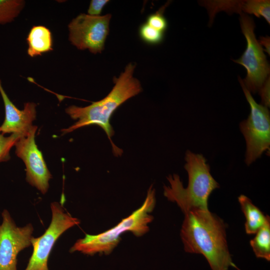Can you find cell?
Returning a JSON list of instances; mask_svg holds the SVG:
<instances>
[{
	"label": "cell",
	"instance_id": "cell-11",
	"mask_svg": "<svg viewBox=\"0 0 270 270\" xmlns=\"http://www.w3.org/2000/svg\"><path fill=\"white\" fill-rule=\"evenodd\" d=\"M0 93L2 98L5 110V118L0 126L2 134H16L25 136L32 127V122L36 117V104L26 102L23 110H20L10 100L2 86L0 80Z\"/></svg>",
	"mask_w": 270,
	"mask_h": 270
},
{
	"label": "cell",
	"instance_id": "cell-16",
	"mask_svg": "<svg viewBox=\"0 0 270 270\" xmlns=\"http://www.w3.org/2000/svg\"><path fill=\"white\" fill-rule=\"evenodd\" d=\"M138 33L142 40L149 44H159L164 38V32L156 30L146 22L140 26Z\"/></svg>",
	"mask_w": 270,
	"mask_h": 270
},
{
	"label": "cell",
	"instance_id": "cell-3",
	"mask_svg": "<svg viewBox=\"0 0 270 270\" xmlns=\"http://www.w3.org/2000/svg\"><path fill=\"white\" fill-rule=\"evenodd\" d=\"M184 160V168L188 179L187 187H184L178 175H169L167 179L170 186H164V194L168 200L176 202L184 214L193 209H208V198L220 185L202 154L188 150Z\"/></svg>",
	"mask_w": 270,
	"mask_h": 270
},
{
	"label": "cell",
	"instance_id": "cell-9",
	"mask_svg": "<svg viewBox=\"0 0 270 270\" xmlns=\"http://www.w3.org/2000/svg\"><path fill=\"white\" fill-rule=\"evenodd\" d=\"M0 224V270H18V256L32 246L34 228L29 223L18 226L7 210L2 212Z\"/></svg>",
	"mask_w": 270,
	"mask_h": 270
},
{
	"label": "cell",
	"instance_id": "cell-17",
	"mask_svg": "<svg viewBox=\"0 0 270 270\" xmlns=\"http://www.w3.org/2000/svg\"><path fill=\"white\" fill-rule=\"evenodd\" d=\"M22 136L16 134H12L10 136H4L0 134V162H6L10 158V152L11 148Z\"/></svg>",
	"mask_w": 270,
	"mask_h": 270
},
{
	"label": "cell",
	"instance_id": "cell-19",
	"mask_svg": "<svg viewBox=\"0 0 270 270\" xmlns=\"http://www.w3.org/2000/svg\"><path fill=\"white\" fill-rule=\"evenodd\" d=\"M109 2L108 0H91L88 10V14L92 16H100L104 8Z\"/></svg>",
	"mask_w": 270,
	"mask_h": 270
},
{
	"label": "cell",
	"instance_id": "cell-6",
	"mask_svg": "<svg viewBox=\"0 0 270 270\" xmlns=\"http://www.w3.org/2000/svg\"><path fill=\"white\" fill-rule=\"evenodd\" d=\"M240 22L242 31L246 40V48L242 56L233 61L246 70V78L242 80L246 89L251 93L258 92L270 74V68L264 50L256 39L253 19L245 14H240Z\"/></svg>",
	"mask_w": 270,
	"mask_h": 270
},
{
	"label": "cell",
	"instance_id": "cell-18",
	"mask_svg": "<svg viewBox=\"0 0 270 270\" xmlns=\"http://www.w3.org/2000/svg\"><path fill=\"white\" fill-rule=\"evenodd\" d=\"M167 4L162 6L155 13L148 16L146 23L153 28L164 32L168 26V21L164 16V12Z\"/></svg>",
	"mask_w": 270,
	"mask_h": 270
},
{
	"label": "cell",
	"instance_id": "cell-14",
	"mask_svg": "<svg viewBox=\"0 0 270 270\" xmlns=\"http://www.w3.org/2000/svg\"><path fill=\"white\" fill-rule=\"evenodd\" d=\"M250 244L257 258L270 260V218L268 217L264 226L257 232Z\"/></svg>",
	"mask_w": 270,
	"mask_h": 270
},
{
	"label": "cell",
	"instance_id": "cell-20",
	"mask_svg": "<svg viewBox=\"0 0 270 270\" xmlns=\"http://www.w3.org/2000/svg\"><path fill=\"white\" fill-rule=\"evenodd\" d=\"M270 81L268 76L258 91L262 100V105L267 108L270 106Z\"/></svg>",
	"mask_w": 270,
	"mask_h": 270
},
{
	"label": "cell",
	"instance_id": "cell-2",
	"mask_svg": "<svg viewBox=\"0 0 270 270\" xmlns=\"http://www.w3.org/2000/svg\"><path fill=\"white\" fill-rule=\"evenodd\" d=\"M135 64H128L124 72L118 78H114V86L110 92L102 100L93 102L85 107L71 106L66 112L75 120L74 124L63 129L64 134L70 132L78 128L96 124L100 126L106 133L112 144V152L116 156H120L122 150L113 143L111 138L114 132L110 123L114 112L122 104L142 91L140 81L134 76Z\"/></svg>",
	"mask_w": 270,
	"mask_h": 270
},
{
	"label": "cell",
	"instance_id": "cell-10",
	"mask_svg": "<svg viewBox=\"0 0 270 270\" xmlns=\"http://www.w3.org/2000/svg\"><path fill=\"white\" fill-rule=\"evenodd\" d=\"M37 128L36 126H32L26 136L19 138L15 144L16 154L26 165V182L45 194L49 188L52 174L35 142Z\"/></svg>",
	"mask_w": 270,
	"mask_h": 270
},
{
	"label": "cell",
	"instance_id": "cell-4",
	"mask_svg": "<svg viewBox=\"0 0 270 270\" xmlns=\"http://www.w3.org/2000/svg\"><path fill=\"white\" fill-rule=\"evenodd\" d=\"M155 204V190L151 186L144 202L140 208L106 232L96 235L86 234L84 238L76 242L70 252H78L90 256L97 253L110 254L119 243L122 233L130 231L136 236H140L148 231V224L154 218L150 213Z\"/></svg>",
	"mask_w": 270,
	"mask_h": 270
},
{
	"label": "cell",
	"instance_id": "cell-21",
	"mask_svg": "<svg viewBox=\"0 0 270 270\" xmlns=\"http://www.w3.org/2000/svg\"><path fill=\"white\" fill-rule=\"evenodd\" d=\"M270 38L268 36L261 37L258 41V42L263 48L264 50H265L269 55L270 54Z\"/></svg>",
	"mask_w": 270,
	"mask_h": 270
},
{
	"label": "cell",
	"instance_id": "cell-7",
	"mask_svg": "<svg viewBox=\"0 0 270 270\" xmlns=\"http://www.w3.org/2000/svg\"><path fill=\"white\" fill-rule=\"evenodd\" d=\"M52 220L44 232L31 240L33 250L24 270H50L48 260L56 241L66 230L78 225L80 220L66 212L62 204H50Z\"/></svg>",
	"mask_w": 270,
	"mask_h": 270
},
{
	"label": "cell",
	"instance_id": "cell-15",
	"mask_svg": "<svg viewBox=\"0 0 270 270\" xmlns=\"http://www.w3.org/2000/svg\"><path fill=\"white\" fill-rule=\"evenodd\" d=\"M24 2L20 0H0V24L10 22L19 14Z\"/></svg>",
	"mask_w": 270,
	"mask_h": 270
},
{
	"label": "cell",
	"instance_id": "cell-12",
	"mask_svg": "<svg viewBox=\"0 0 270 270\" xmlns=\"http://www.w3.org/2000/svg\"><path fill=\"white\" fill-rule=\"evenodd\" d=\"M26 42L28 54L34 57L52 50V38L50 30L43 26H34L30 30Z\"/></svg>",
	"mask_w": 270,
	"mask_h": 270
},
{
	"label": "cell",
	"instance_id": "cell-1",
	"mask_svg": "<svg viewBox=\"0 0 270 270\" xmlns=\"http://www.w3.org/2000/svg\"><path fill=\"white\" fill-rule=\"evenodd\" d=\"M224 221L208 209L196 208L184 214L180 237L186 252L202 254L212 270L234 267L226 240Z\"/></svg>",
	"mask_w": 270,
	"mask_h": 270
},
{
	"label": "cell",
	"instance_id": "cell-5",
	"mask_svg": "<svg viewBox=\"0 0 270 270\" xmlns=\"http://www.w3.org/2000/svg\"><path fill=\"white\" fill-rule=\"evenodd\" d=\"M239 81L250 109L248 118L240 124V130L246 142L244 162L250 166L264 152H270V114L268 108L254 100L241 78Z\"/></svg>",
	"mask_w": 270,
	"mask_h": 270
},
{
	"label": "cell",
	"instance_id": "cell-13",
	"mask_svg": "<svg viewBox=\"0 0 270 270\" xmlns=\"http://www.w3.org/2000/svg\"><path fill=\"white\" fill-rule=\"evenodd\" d=\"M246 222L245 230L248 234H254L264 226L269 216H265L246 196L241 194L238 198Z\"/></svg>",
	"mask_w": 270,
	"mask_h": 270
},
{
	"label": "cell",
	"instance_id": "cell-8",
	"mask_svg": "<svg viewBox=\"0 0 270 270\" xmlns=\"http://www.w3.org/2000/svg\"><path fill=\"white\" fill-rule=\"evenodd\" d=\"M111 17L110 14L99 16L80 14L68 26L70 41L80 50L100 53L109 32Z\"/></svg>",
	"mask_w": 270,
	"mask_h": 270
},
{
	"label": "cell",
	"instance_id": "cell-22",
	"mask_svg": "<svg viewBox=\"0 0 270 270\" xmlns=\"http://www.w3.org/2000/svg\"></svg>",
	"mask_w": 270,
	"mask_h": 270
}]
</instances>
